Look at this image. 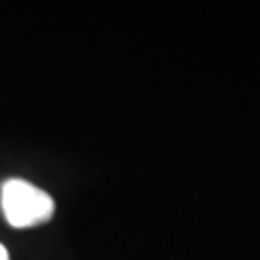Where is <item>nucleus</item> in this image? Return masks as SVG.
<instances>
[{"label":"nucleus","instance_id":"nucleus-1","mask_svg":"<svg viewBox=\"0 0 260 260\" xmlns=\"http://www.w3.org/2000/svg\"><path fill=\"white\" fill-rule=\"evenodd\" d=\"M0 201L6 222L18 230L41 225L54 214V199L47 191L18 177L4 181Z\"/></svg>","mask_w":260,"mask_h":260},{"label":"nucleus","instance_id":"nucleus-2","mask_svg":"<svg viewBox=\"0 0 260 260\" xmlns=\"http://www.w3.org/2000/svg\"><path fill=\"white\" fill-rule=\"evenodd\" d=\"M0 260H10V254L4 245H0Z\"/></svg>","mask_w":260,"mask_h":260}]
</instances>
